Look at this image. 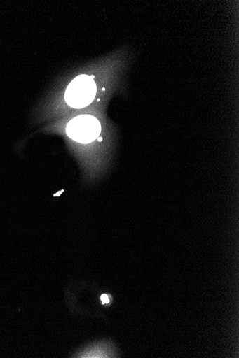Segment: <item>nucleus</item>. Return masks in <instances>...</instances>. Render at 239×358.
Returning a JSON list of instances; mask_svg holds the SVG:
<instances>
[{"label": "nucleus", "mask_w": 239, "mask_h": 358, "mask_svg": "<svg viewBox=\"0 0 239 358\" xmlns=\"http://www.w3.org/2000/svg\"><path fill=\"white\" fill-rule=\"evenodd\" d=\"M97 86L93 78L82 75L76 78L65 91L64 100L71 108L81 109L88 106L93 101Z\"/></svg>", "instance_id": "obj_1"}, {"label": "nucleus", "mask_w": 239, "mask_h": 358, "mask_svg": "<svg viewBox=\"0 0 239 358\" xmlns=\"http://www.w3.org/2000/svg\"><path fill=\"white\" fill-rule=\"evenodd\" d=\"M100 300L102 301V303L104 305H107L110 303L109 296H107V294L102 295L100 297Z\"/></svg>", "instance_id": "obj_3"}, {"label": "nucleus", "mask_w": 239, "mask_h": 358, "mask_svg": "<svg viewBox=\"0 0 239 358\" xmlns=\"http://www.w3.org/2000/svg\"><path fill=\"white\" fill-rule=\"evenodd\" d=\"M101 133L98 120L89 115L78 116L66 127V134L71 139L82 144H89L95 141Z\"/></svg>", "instance_id": "obj_2"}]
</instances>
